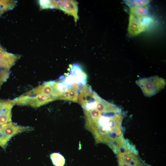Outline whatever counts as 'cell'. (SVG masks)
Here are the masks:
<instances>
[{"mask_svg": "<svg viewBox=\"0 0 166 166\" xmlns=\"http://www.w3.org/2000/svg\"><path fill=\"white\" fill-rule=\"evenodd\" d=\"M81 106L85 128L93 136L96 143L107 145L116 154L126 140L124 137L122 126L125 113L96 93Z\"/></svg>", "mask_w": 166, "mask_h": 166, "instance_id": "cell-1", "label": "cell"}, {"mask_svg": "<svg viewBox=\"0 0 166 166\" xmlns=\"http://www.w3.org/2000/svg\"><path fill=\"white\" fill-rule=\"evenodd\" d=\"M119 166H145L138 152L132 144L120 149L116 154Z\"/></svg>", "mask_w": 166, "mask_h": 166, "instance_id": "cell-2", "label": "cell"}, {"mask_svg": "<svg viewBox=\"0 0 166 166\" xmlns=\"http://www.w3.org/2000/svg\"><path fill=\"white\" fill-rule=\"evenodd\" d=\"M34 128L28 126L18 125L11 121L0 126V146L4 150L10 139L21 133L32 131Z\"/></svg>", "mask_w": 166, "mask_h": 166, "instance_id": "cell-3", "label": "cell"}, {"mask_svg": "<svg viewBox=\"0 0 166 166\" xmlns=\"http://www.w3.org/2000/svg\"><path fill=\"white\" fill-rule=\"evenodd\" d=\"M152 20L148 14L130 11L128 34L131 36H133L144 31L149 26Z\"/></svg>", "mask_w": 166, "mask_h": 166, "instance_id": "cell-4", "label": "cell"}, {"mask_svg": "<svg viewBox=\"0 0 166 166\" xmlns=\"http://www.w3.org/2000/svg\"><path fill=\"white\" fill-rule=\"evenodd\" d=\"M15 105H29L34 108H39L52 101L55 99L43 95H29L24 94L13 100Z\"/></svg>", "mask_w": 166, "mask_h": 166, "instance_id": "cell-5", "label": "cell"}, {"mask_svg": "<svg viewBox=\"0 0 166 166\" xmlns=\"http://www.w3.org/2000/svg\"><path fill=\"white\" fill-rule=\"evenodd\" d=\"M63 93L59 89L57 81H50L45 82L24 94L29 95H43L58 100Z\"/></svg>", "mask_w": 166, "mask_h": 166, "instance_id": "cell-6", "label": "cell"}, {"mask_svg": "<svg viewBox=\"0 0 166 166\" xmlns=\"http://www.w3.org/2000/svg\"><path fill=\"white\" fill-rule=\"evenodd\" d=\"M14 100H0V126L11 121Z\"/></svg>", "mask_w": 166, "mask_h": 166, "instance_id": "cell-7", "label": "cell"}, {"mask_svg": "<svg viewBox=\"0 0 166 166\" xmlns=\"http://www.w3.org/2000/svg\"><path fill=\"white\" fill-rule=\"evenodd\" d=\"M17 57L6 52L0 45V66L9 70L14 65Z\"/></svg>", "mask_w": 166, "mask_h": 166, "instance_id": "cell-8", "label": "cell"}, {"mask_svg": "<svg viewBox=\"0 0 166 166\" xmlns=\"http://www.w3.org/2000/svg\"><path fill=\"white\" fill-rule=\"evenodd\" d=\"M59 8L66 13L73 15L77 18V7L76 2L72 1H61L59 2Z\"/></svg>", "mask_w": 166, "mask_h": 166, "instance_id": "cell-9", "label": "cell"}, {"mask_svg": "<svg viewBox=\"0 0 166 166\" xmlns=\"http://www.w3.org/2000/svg\"><path fill=\"white\" fill-rule=\"evenodd\" d=\"M144 79L145 81H144L143 79H141L142 81H143V84H141L140 85H139L140 87H141L142 89L145 88L148 90H151V91L152 89L153 90L155 94L159 91V90L160 89L157 88V85H156L157 83L154 82L155 78L152 77V78H144Z\"/></svg>", "mask_w": 166, "mask_h": 166, "instance_id": "cell-10", "label": "cell"}, {"mask_svg": "<svg viewBox=\"0 0 166 166\" xmlns=\"http://www.w3.org/2000/svg\"><path fill=\"white\" fill-rule=\"evenodd\" d=\"M50 158L55 166H64L65 163L64 157L59 153H53L50 155Z\"/></svg>", "mask_w": 166, "mask_h": 166, "instance_id": "cell-11", "label": "cell"}, {"mask_svg": "<svg viewBox=\"0 0 166 166\" xmlns=\"http://www.w3.org/2000/svg\"><path fill=\"white\" fill-rule=\"evenodd\" d=\"M125 3L129 6H146L150 2L149 0H125Z\"/></svg>", "mask_w": 166, "mask_h": 166, "instance_id": "cell-12", "label": "cell"}, {"mask_svg": "<svg viewBox=\"0 0 166 166\" xmlns=\"http://www.w3.org/2000/svg\"><path fill=\"white\" fill-rule=\"evenodd\" d=\"M9 70L0 66V88L8 78L9 73Z\"/></svg>", "mask_w": 166, "mask_h": 166, "instance_id": "cell-13", "label": "cell"}, {"mask_svg": "<svg viewBox=\"0 0 166 166\" xmlns=\"http://www.w3.org/2000/svg\"><path fill=\"white\" fill-rule=\"evenodd\" d=\"M4 11V10L0 6V16L3 14Z\"/></svg>", "mask_w": 166, "mask_h": 166, "instance_id": "cell-14", "label": "cell"}]
</instances>
